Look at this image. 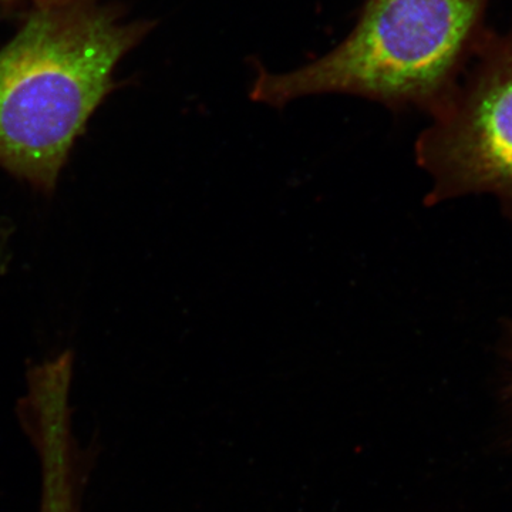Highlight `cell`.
<instances>
[{"label": "cell", "mask_w": 512, "mask_h": 512, "mask_svg": "<svg viewBox=\"0 0 512 512\" xmlns=\"http://www.w3.org/2000/svg\"><path fill=\"white\" fill-rule=\"evenodd\" d=\"M508 353H510V359L512 362V323L508 325Z\"/></svg>", "instance_id": "cell-6"}, {"label": "cell", "mask_w": 512, "mask_h": 512, "mask_svg": "<svg viewBox=\"0 0 512 512\" xmlns=\"http://www.w3.org/2000/svg\"><path fill=\"white\" fill-rule=\"evenodd\" d=\"M488 3L366 0L340 45L292 72L259 70L251 99L282 107L315 94H350L434 116L456 92L487 35Z\"/></svg>", "instance_id": "cell-2"}, {"label": "cell", "mask_w": 512, "mask_h": 512, "mask_svg": "<svg viewBox=\"0 0 512 512\" xmlns=\"http://www.w3.org/2000/svg\"><path fill=\"white\" fill-rule=\"evenodd\" d=\"M144 28L87 0L37 5L0 50V167L50 192Z\"/></svg>", "instance_id": "cell-1"}, {"label": "cell", "mask_w": 512, "mask_h": 512, "mask_svg": "<svg viewBox=\"0 0 512 512\" xmlns=\"http://www.w3.org/2000/svg\"><path fill=\"white\" fill-rule=\"evenodd\" d=\"M15 2V0H0V6L6 3ZM36 5H45V3L69 2V0H35Z\"/></svg>", "instance_id": "cell-5"}, {"label": "cell", "mask_w": 512, "mask_h": 512, "mask_svg": "<svg viewBox=\"0 0 512 512\" xmlns=\"http://www.w3.org/2000/svg\"><path fill=\"white\" fill-rule=\"evenodd\" d=\"M82 485L67 474H50L40 481L39 512H82Z\"/></svg>", "instance_id": "cell-4"}, {"label": "cell", "mask_w": 512, "mask_h": 512, "mask_svg": "<svg viewBox=\"0 0 512 512\" xmlns=\"http://www.w3.org/2000/svg\"><path fill=\"white\" fill-rule=\"evenodd\" d=\"M416 157L433 181L427 204L488 194L512 220V30H488Z\"/></svg>", "instance_id": "cell-3"}]
</instances>
